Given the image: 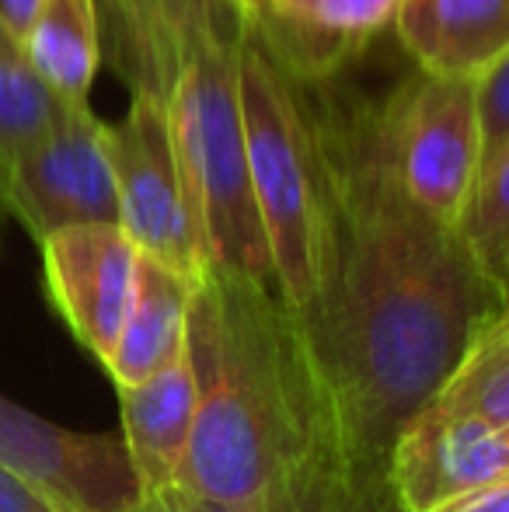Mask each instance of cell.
<instances>
[{
  "label": "cell",
  "instance_id": "2e32d148",
  "mask_svg": "<svg viewBox=\"0 0 509 512\" xmlns=\"http://www.w3.org/2000/svg\"><path fill=\"white\" fill-rule=\"evenodd\" d=\"M67 105L32 67L21 35L0 21V182L14 157L39 140Z\"/></svg>",
  "mask_w": 509,
  "mask_h": 512
},
{
  "label": "cell",
  "instance_id": "7c38bea8",
  "mask_svg": "<svg viewBox=\"0 0 509 512\" xmlns=\"http://www.w3.org/2000/svg\"><path fill=\"white\" fill-rule=\"evenodd\" d=\"M123 443L143 495L178 485L196 432V377L189 356L136 384H116Z\"/></svg>",
  "mask_w": 509,
  "mask_h": 512
},
{
  "label": "cell",
  "instance_id": "ac0fdd59",
  "mask_svg": "<svg viewBox=\"0 0 509 512\" xmlns=\"http://www.w3.org/2000/svg\"><path fill=\"white\" fill-rule=\"evenodd\" d=\"M457 230L478 269L503 293V300H509V140L482 161Z\"/></svg>",
  "mask_w": 509,
  "mask_h": 512
},
{
  "label": "cell",
  "instance_id": "8fae6325",
  "mask_svg": "<svg viewBox=\"0 0 509 512\" xmlns=\"http://www.w3.org/2000/svg\"><path fill=\"white\" fill-rule=\"evenodd\" d=\"M401 0H265L248 28L265 49L311 84L339 70L398 14Z\"/></svg>",
  "mask_w": 509,
  "mask_h": 512
},
{
  "label": "cell",
  "instance_id": "277c9868",
  "mask_svg": "<svg viewBox=\"0 0 509 512\" xmlns=\"http://www.w3.org/2000/svg\"><path fill=\"white\" fill-rule=\"evenodd\" d=\"M245 157L276 293L297 314L314 304L335 244V192L325 136L300 81L258 42H241Z\"/></svg>",
  "mask_w": 509,
  "mask_h": 512
},
{
  "label": "cell",
  "instance_id": "484cf974",
  "mask_svg": "<svg viewBox=\"0 0 509 512\" xmlns=\"http://www.w3.org/2000/svg\"><path fill=\"white\" fill-rule=\"evenodd\" d=\"M7 216H11V209H7L4 189H0V234H4V223H7Z\"/></svg>",
  "mask_w": 509,
  "mask_h": 512
},
{
  "label": "cell",
  "instance_id": "5bb4252c",
  "mask_svg": "<svg viewBox=\"0 0 509 512\" xmlns=\"http://www.w3.org/2000/svg\"><path fill=\"white\" fill-rule=\"evenodd\" d=\"M192 286H196V276H185L168 262H157L140 251L133 304L116 338V349L102 363L116 384L147 380L150 373L185 356Z\"/></svg>",
  "mask_w": 509,
  "mask_h": 512
},
{
  "label": "cell",
  "instance_id": "30bf717a",
  "mask_svg": "<svg viewBox=\"0 0 509 512\" xmlns=\"http://www.w3.org/2000/svg\"><path fill=\"white\" fill-rule=\"evenodd\" d=\"M49 300L74 338L98 359L112 356L133 304L140 248L123 223H77L39 241Z\"/></svg>",
  "mask_w": 509,
  "mask_h": 512
},
{
  "label": "cell",
  "instance_id": "603a6c76",
  "mask_svg": "<svg viewBox=\"0 0 509 512\" xmlns=\"http://www.w3.org/2000/svg\"><path fill=\"white\" fill-rule=\"evenodd\" d=\"M39 4L42 0H0V21H4L14 35H25L35 11H39Z\"/></svg>",
  "mask_w": 509,
  "mask_h": 512
},
{
  "label": "cell",
  "instance_id": "d4e9b609",
  "mask_svg": "<svg viewBox=\"0 0 509 512\" xmlns=\"http://www.w3.org/2000/svg\"><path fill=\"white\" fill-rule=\"evenodd\" d=\"M123 512H157V506L150 499H140L136 506H129V509H123Z\"/></svg>",
  "mask_w": 509,
  "mask_h": 512
},
{
  "label": "cell",
  "instance_id": "e0dca14e",
  "mask_svg": "<svg viewBox=\"0 0 509 512\" xmlns=\"http://www.w3.org/2000/svg\"><path fill=\"white\" fill-rule=\"evenodd\" d=\"M436 398L499 429L509 422V300L475 328Z\"/></svg>",
  "mask_w": 509,
  "mask_h": 512
},
{
  "label": "cell",
  "instance_id": "44dd1931",
  "mask_svg": "<svg viewBox=\"0 0 509 512\" xmlns=\"http://www.w3.org/2000/svg\"><path fill=\"white\" fill-rule=\"evenodd\" d=\"M0 512H56L35 488L0 467Z\"/></svg>",
  "mask_w": 509,
  "mask_h": 512
},
{
  "label": "cell",
  "instance_id": "5b68a950",
  "mask_svg": "<svg viewBox=\"0 0 509 512\" xmlns=\"http://www.w3.org/2000/svg\"><path fill=\"white\" fill-rule=\"evenodd\" d=\"M370 133L401 192L457 227L485 157L478 81L415 70L370 108Z\"/></svg>",
  "mask_w": 509,
  "mask_h": 512
},
{
  "label": "cell",
  "instance_id": "9c48e42d",
  "mask_svg": "<svg viewBox=\"0 0 509 512\" xmlns=\"http://www.w3.org/2000/svg\"><path fill=\"white\" fill-rule=\"evenodd\" d=\"M509 474L503 429L433 398L405 418L384 464L394 512H440L461 495Z\"/></svg>",
  "mask_w": 509,
  "mask_h": 512
},
{
  "label": "cell",
  "instance_id": "cb8c5ba5",
  "mask_svg": "<svg viewBox=\"0 0 509 512\" xmlns=\"http://www.w3.org/2000/svg\"><path fill=\"white\" fill-rule=\"evenodd\" d=\"M234 4L241 7V14H245V18H252V14H258L265 7V0H234Z\"/></svg>",
  "mask_w": 509,
  "mask_h": 512
},
{
  "label": "cell",
  "instance_id": "ffe728a7",
  "mask_svg": "<svg viewBox=\"0 0 509 512\" xmlns=\"http://www.w3.org/2000/svg\"><path fill=\"white\" fill-rule=\"evenodd\" d=\"M157 506V512H255L241 502H227V499H217V495H206V492H196L189 485H171L157 495H143Z\"/></svg>",
  "mask_w": 509,
  "mask_h": 512
},
{
  "label": "cell",
  "instance_id": "ba28073f",
  "mask_svg": "<svg viewBox=\"0 0 509 512\" xmlns=\"http://www.w3.org/2000/svg\"><path fill=\"white\" fill-rule=\"evenodd\" d=\"M0 467L56 512H123L143 499L123 436L77 432L0 394Z\"/></svg>",
  "mask_w": 509,
  "mask_h": 512
},
{
  "label": "cell",
  "instance_id": "7a4b0ae2",
  "mask_svg": "<svg viewBox=\"0 0 509 512\" xmlns=\"http://www.w3.org/2000/svg\"><path fill=\"white\" fill-rule=\"evenodd\" d=\"M196 432L178 485L255 512H381L304 317L272 283L210 265L192 286Z\"/></svg>",
  "mask_w": 509,
  "mask_h": 512
},
{
  "label": "cell",
  "instance_id": "8992f818",
  "mask_svg": "<svg viewBox=\"0 0 509 512\" xmlns=\"http://www.w3.org/2000/svg\"><path fill=\"white\" fill-rule=\"evenodd\" d=\"M105 147L116 175L123 230L143 255L199 279L210 269V251L157 98L133 91L123 119L105 122Z\"/></svg>",
  "mask_w": 509,
  "mask_h": 512
},
{
  "label": "cell",
  "instance_id": "52a82bcc",
  "mask_svg": "<svg viewBox=\"0 0 509 512\" xmlns=\"http://www.w3.org/2000/svg\"><path fill=\"white\" fill-rule=\"evenodd\" d=\"M4 199L35 241L77 223H119L105 122L91 102H70L60 119L28 143L4 175Z\"/></svg>",
  "mask_w": 509,
  "mask_h": 512
},
{
  "label": "cell",
  "instance_id": "9a60e30c",
  "mask_svg": "<svg viewBox=\"0 0 509 512\" xmlns=\"http://www.w3.org/2000/svg\"><path fill=\"white\" fill-rule=\"evenodd\" d=\"M21 42L32 67L63 102H88L102 67L98 0H42Z\"/></svg>",
  "mask_w": 509,
  "mask_h": 512
},
{
  "label": "cell",
  "instance_id": "6da1fadb",
  "mask_svg": "<svg viewBox=\"0 0 509 512\" xmlns=\"http://www.w3.org/2000/svg\"><path fill=\"white\" fill-rule=\"evenodd\" d=\"M318 122L332 164L335 244L325 283L300 317L363 488L384 509V464L398 429L447 384L475 328L506 300L461 230L401 192L377 154L370 112Z\"/></svg>",
  "mask_w": 509,
  "mask_h": 512
},
{
  "label": "cell",
  "instance_id": "7402d4cb",
  "mask_svg": "<svg viewBox=\"0 0 509 512\" xmlns=\"http://www.w3.org/2000/svg\"><path fill=\"white\" fill-rule=\"evenodd\" d=\"M440 512H509V474L492 481V485L461 495V499L443 506Z\"/></svg>",
  "mask_w": 509,
  "mask_h": 512
},
{
  "label": "cell",
  "instance_id": "d6986e66",
  "mask_svg": "<svg viewBox=\"0 0 509 512\" xmlns=\"http://www.w3.org/2000/svg\"><path fill=\"white\" fill-rule=\"evenodd\" d=\"M478 105H482L485 157H492L509 140V53L478 77Z\"/></svg>",
  "mask_w": 509,
  "mask_h": 512
},
{
  "label": "cell",
  "instance_id": "4316f807",
  "mask_svg": "<svg viewBox=\"0 0 509 512\" xmlns=\"http://www.w3.org/2000/svg\"><path fill=\"white\" fill-rule=\"evenodd\" d=\"M503 436H506V439H509V422H506V425H503Z\"/></svg>",
  "mask_w": 509,
  "mask_h": 512
},
{
  "label": "cell",
  "instance_id": "3957f363",
  "mask_svg": "<svg viewBox=\"0 0 509 512\" xmlns=\"http://www.w3.org/2000/svg\"><path fill=\"white\" fill-rule=\"evenodd\" d=\"M98 14L116 70L164 108L210 265L272 283L245 157L241 7L234 0H98Z\"/></svg>",
  "mask_w": 509,
  "mask_h": 512
},
{
  "label": "cell",
  "instance_id": "4fadbf2b",
  "mask_svg": "<svg viewBox=\"0 0 509 512\" xmlns=\"http://www.w3.org/2000/svg\"><path fill=\"white\" fill-rule=\"evenodd\" d=\"M391 25L429 74L478 81L509 53V0H401Z\"/></svg>",
  "mask_w": 509,
  "mask_h": 512
}]
</instances>
